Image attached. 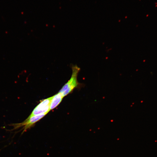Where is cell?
Returning a JSON list of instances; mask_svg holds the SVG:
<instances>
[{
    "label": "cell",
    "mask_w": 157,
    "mask_h": 157,
    "mask_svg": "<svg viewBox=\"0 0 157 157\" xmlns=\"http://www.w3.org/2000/svg\"><path fill=\"white\" fill-rule=\"evenodd\" d=\"M72 73L70 79L66 83L59 91L64 97L70 93L78 85L77 77L80 68L77 65L72 66Z\"/></svg>",
    "instance_id": "cell-1"
},
{
    "label": "cell",
    "mask_w": 157,
    "mask_h": 157,
    "mask_svg": "<svg viewBox=\"0 0 157 157\" xmlns=\"http://www.w3.org/2000/svg\"><path fill=\"white\" fill-rule=\"evenodd\" d=\"M46 115V114H43L36 115L30 117H28L21 123L11 124L10 125L13 127V128L11 130L17 129L22 127L21 130H23L22 133V134L28 129L32 127L37 122L42 118Z\"/></svg>",
    "instance_id": "cell-2"
},
{
    "label": "cell",
    "mask_w": 157,
    "mask_h": 157,
    "mask_svg": "<svg viewBox=\"0 0 157 157\" xmlns=\"http://www.w3.org/2000/svg\"><path fill=\"white\" fill-rule=\"evenodd\" d=\"M52 96L45 99L42 101L34 108L28 117L43 114H47L50 110L51 101Z\"/></svg>",
    "instance_id": "cell-3"
},
{
    "label": "cell",
    "mask_w": 157,
    "mask_h": 157,
    "mask_svg": "<svg viewBox=\"0 0 157 157\" xmlns=\"http://www.w3.org/2000/svg\"><path fill=\"white\" fill-rule=\"evenodd\" d=\"M63 97L59 92L52 96L50 106V110L56 107L61 102Z\"/></svg>",
    "instance_id": "cell-4"
}]
</instances>
